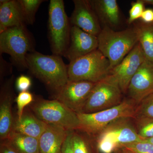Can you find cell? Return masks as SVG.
Returning a JSON list of instances; mask_svg holds the SVG:
<instances>
[{"instance_id":"15","label":"cell","mask_w":153,"mask_h":153,"mask_svg":"<svg viewBox=\"0 0 153 153\" xmlns=\"http://www.w3.org/2000/svg\"><path fill=\"white\" fill-rule=\"evenodd\" d=\"M97 36L71 26L69 46L63 57L69 62L98 49Z\"/></svg>"},{"instance_id":"33","label":"cell","mask_w":153,"mask_h":153,"mask_svg":"<svg viewBox=\"0 0 153 153\" xmlns=\"http://www.w3.org/2000/svg\"><path fill=\"white\" fill-rule=\"evenodd\" d=\"M0 153H17L11 147L7 141L1 142L0 144Z\"/></svg>"},{"instance_id":"13","label":"cell","mask_w":153,"mask_h":153,"mask_svg":"<svg viewBox=\"0 0 153 153\" xmlns=\"http://www.w3.org/2000/svg\"><path fill=\"white\" fill-rule=\"evenodd\" d=\"M74 9L69 18L71 26L97 36L102 29L100 23L88 0H74Z\"/></svg>"},{"instance_id":"29","label":"cell","mask_w":153,"mask_h":153,"mask_svg":"<svg viewBox=\"0 0 153 153\" xmlns=\"http://www.w3.org/2000/svg\"><path fill=\"white\" fill-rule=\"evenodd\" d=\"M32 85V80L29 76L22 75L18 76L16 79V86L20 92L28 91Z\"/></svg>"},{"instance_id":"1","label":"cell","mask_w":153,"mask_h":153,"mask_svg":"<svg viewBox=\"0 0 153 153\" xmlns=\"http://www.w3.org/2000/svg\"><path fill=\"white\" fill-rule=\"evenodd\" d=\"M30 74L46 85L53 97L68 81V68L62 57L56 55H45L34 51L26 56Z\"/></svg>"},{"instance_id":"30","label":"cell","mask_w":153,"mask_h":153,"mask_svg":"<svg viewBox=\"0 0 153 153\" xmlns=\"http://www.w3.org/2000/svg\"><path fill=\"white\" fill-rule=\"evenodd\" d=\"M13 66L12 64L7 62L0 55V77L1 81L5 76L12 73Z\"/></svg>"},{"instance_id":"10","label":"cell","mask_w":153,"mask_h":153,"mask_svg":"<svg viewBox=\"0 0 153 153\" xmlns=\"http://www.w3.org/2000/svg\"><path fill=\"white\" fill-rule=\"evenodd\" d=\"M146 59L138 42L123 60L111 70L109 75L104 80L117 85L124 94H126L132 78Z\"/></svg>"},{"instance_id":"16","label":"cell","mask_w":153,"mask_h":153,"mask_svg":"<svg viewBox=\"0 0 153 153\" xmlns=\"http://www.w3.org/2000/svg\"><path fill=\"white\" fill-rule=\"evenodd\" d=\"M26 24L19 0L0 1V33L9 28Z\"/></svg>"},{"instance_id":"27","label":"cell","mask_w":153,"mask_h":153,"mask_svg":"<svg viewBox=\"0 0 153 153\" xmlns=\"http://www.w3.org/2000/svg\"><path fill=\"white\" fill-rule=\"evenodd\" d=\"M132 153H153V145L146 142H137L123 146Z\"/></svg>"},{"instance_id":"21","label":"cell","mask_w":153,"mask_h":153,"mask_svg":"<svg viewBox=\"0 0 153 153\" xmlns=\"http://www.w3.org/2000/svg\"><path fill=\"white\" fill-rule=\"evenodd\" d=\"M74 153H100L95 138L80 129L71 131Z\"/></svg>"},{"instance_id":"14","label":"cell","mask_w":153,"mask_h":153,"mask_svg":"<svg viewBox=\"0 0 153 153\" xmlns=\"http://www.w3.org/2000/svg\"><path fill=\"white\" fill-rule=\"evenodd\" d=\"M15 76L3 83L0 92V140L7 139L13 131L15 120L12 113V103L14 97L13 84Z\"/></svg>"},{"instance_id":"26","label":"cell","mask_w":153,"mask_h":153,"mask_svg":"<svg viewBox=\"0 0 153 153\" xmlns=\"http://www.w3.org/2000/svg\"><path fill=\"white\" fill-rule=\"evenodd\" d=\"M34 98L33 94L28 91L20 92L16 99L18 109L17 118L19 119L21 118L24 113L25 108L27 105H30L34 101Z\"/></svg>"},{"instance_id":"24","label":"cell","mask_w":153,"mask_h":153,"mask_svg":"<svg viewBox=\"0 0 153 153\" xmlns=\"http://www.w3.org/2000/svg\"><path fill=\"white\" fill-rule=\"evenodd\" d=\"M134 122L137 132L142 138L144 139L153 137V118L134 119Z\"/></svg>"},{"instance_id":"2","label":"cell","mask_w":153,"mask_h":153,"mask_svg":"<svg viewBox=\"0 0 153 153\" xmlns=\"http://www.w3.org/2000/svg\"><path fill=\"white\" fill-rule=\"evenodd\" d=\"M97 37L98 49L109 60L111 70L119 64L138 43L135 26L120 31L103 26Z\"/></svg>"},{"instance_id":"34","label":"cell","mask_w":153,"mask_h":153,"mask_svg":"<svg viewBox=\"0 0 153 153\" xmlns=\"http://www.w3.org/2000/svg\"><path fill=\"white\" fill-rule=\"evenodd\" d=\"M113 153H132L129 150L124 147L122 146L118 148Z\"/></svg>"},{"instance_id":"6","label":"cell","mask_w":153,"mask_h":153,"mask_svg":"<svg viewBox=\"0 0 153 153\" xmlns=\"http://www.w3.org/2000/svg\"><path fill=\"white\" fill-rule=\"evenodd\" d=\"M34 51L33 37L26 25L9 28L0 33V55H10L13 64L19 69H28L26 56Z\"/></svg>"},{"instance_id":"4","label":"cell","mask_w":153,"mask_h":153,"mask_svg":"<svg viewBox=\"0 0 153 153\" xmlns=\"http://www.w3.org/2000/svg\"><path fill=\"white\" fill-rule=\"evenodd\" d=\"M94 138L100 153H113L118 148L143 140L138 134L131 117L117 120Z\"/></svg>"},{"instance_id":"35","label":"cell","mask_w":153,"mask_h":153,"mask_svg":"<svg viewBox=\"0 0 153 153\" xmlns=\"http://www.w3.org/2000/svg\"><path fill=\"white\" fill-rule=\"evenodd\" d=\"M145 4L151 5L153 6V0H143Z\"/></svg>"},{"instance_id":"5","label":"cell","mask_w":153,"mask_h":153,"mask_svg":"<svg viewBox=\"0 0 153 153\" xmlns=\"http://www.w3.org/2000/svg\"><path fill=\"white\" fill-rule=\"evenodd\" d=\"M71 25L63 0H51L49 7L48 37L53 55L63 56L69 46Z\"/></svg>"},{"instance_id":"9","label":"cell","mask_w":153,"mask_h":153,"mask_svg":"<svg viewBox=\"0 0 153 153\" xmlns=\"http://www.w3.org/2000/svg\"><path fill=\"white\" fill-rule=\"evenodd\" d=\"M123 94L117 85L104 80L96 83L82 113H93L109 109L123 101Z\"/></svg>"},{"instance_id":"36","label":"cell","mask_w":153,"mask_h":153,"mask_svg":"<svg viewBox=\"0 0 153 153\" xmlns=\"http://www.w3.org/2000/svg\"><path fill=\"white\" fill-rule=\"evenodd\" d=\"M143 140L153 145V137H152L149 138L144 139Z\"/></svg>"},{"instance_id":"17","label":"cell","mask_w":153,"mask_h":153,"mask_svg":"<svg viewBox=\"0 0 153 153\" xmlns=\"http://www.w3.org/2000/svg\"><path fill=\"white\" fill-rule=\"evenodd\" d=\"M69 131L59 126L47 124L39 140L40 153H62V148Z\"/></svg>"},{"instance_id":"25","label":"cell","mask_w":153,"mask_h":153,"mask_svg":"<svg viewBox=\"0 0 153 153\" xmlns=\"http://www.w3.org/2000/svg\"><path fill=\"white\" fill-rule=\"evenodd\" d=\"M153 118V93L143 99L137 105L134 119Z\"/></svg>"},{"instance_id":"20","label":"cell","mask_w":153,"mask_h":153,"mask_svg":"<svg viewBox=\"0 0 153 153\" xmlns=\"http://www.w3.org/2000/svg\"><path fill=\"white\" fill-rule=\"evenodd\" d=\"M6 140L17 153H40L39 140L35 138L12 131Z\"/></svg>"},{"instance_id":"22","label":"cell","mask_w":153,"mask_h":153,"mask_svg":"<svg viewBox=\"0 0 153 153\" xmlns=\"http://www.w3.org/2000/svg\"><path fill=\"white\" fill-rule=\"evenodd\" d=\"M140 44L146 59L153 62V24L141 22L135 26Z\"/></svg>"},{"instance_id":"7","label":"cell","mask_w":153,"mask_h":153,"mask_svg":"<svg viewBox=\"0 0 153 153\" xmlns=\"http://www.w3.org/2000/svg\"><path fill=\"white\" fill-rule=\"evenodd\" d=\"M137 106L134 102L127 97L120 104L109 109L93 113L77 114L79 121L78 129L94 137L117 120L124 117L134 118Z\"/></svg>"},{"instance_id":"3","label":"cell","mask_w":153,"mask_h":153,"mask_svg":"<svg viewBox=\"0 0 153 153\" xmlns=\"http://www.w3.org/2000/svg\"><path fill=\"white\" fill-rule=\"evenodd\" d=\"M68 80L97 83L104 80L111 71L109 60L98 49L69 62Z\"/></svg>"},{"instance_id":"12","label":"cell","mask_w":153,"mask_h":153,"mask_svg":"<svg viewBox=\"0 0 153 153\" xmlns=\"http://www.w3.org/2000/svg\"><path fill=\"white\" fill-rule=\"evenodd\" d=\"M152 93L153 62L146 59L132 78L126 94L137 105Z\"/></svg>"},{"instance_id":"23","label":"cell","mask_w":153,"mask_h":153,"mask_svg":"<svg viewBox=\"0 0 153 153\" xmlns=\"http://www.w3.org/2000/svg\"><path fill=\"white\" fill-rule=\"evenodd\" d=\"M27 25H33L35 21L36 15L44 0H19Z\"/></svg>"},{"instance_id":"19","label":"cell","mask_w":153,"mask_h":153,"mask_svg":"<svg viewBox=\"0 0 153 153\" xmlns=\"http://www.w3.org/2000/svg\"><path fill=\"white\" fill-rule=\"evenodd\" d=\"M90 2L103 26L112 28L119 25V7L116 0H92Z\"/></svg>"},{"instance_id":"11","label":"cell","mask_w":153,"mask_h":153,"mask_svg":"<svg viewBox=\"0 0 153 153\" xmlns=\"http://www.w3.org/2000/svg\"><path fill=\"white\" fill-rule=\"evenodd\" d=\"M96 83L86 81L68 80L53 97L76 113H82Z\"/></svg>"},{"instance_id":"8","label":"cell","mask_w":153,"mask_h":153,"mask_svg":"<svg viewBox=\"0 0 153 153\" xmlns=\"http://www.w3.org/2000/svg\"><path fill=\"white\" fill-rule=\"evenodd\" d=\"M29 107L38 118L46 123L59 126L68 131L79 128L77 114L57 100L36 97Z\"/></svg>"},{"instance_id":"28","label":"cell","mask_w":153,"mask_h":153,"mask_svg":"<svg viewBox=\"0 0 153 153\" xmlns=\"http://www.w3.org/2000/svg\"><path fill=\"white\" fill-rule=\"evenodd\" d=\"M145 4L143 0H137L131 3V8L129 11V18L128 23L131 24L137 19H140L144 11Z\"/></svg>"},{"instance_id":"32","label":"cell","mask_w":153,"mask_h":153,"mask_svg":"<svg viewBox=\"0 0 153 153\" xmlns=\"http://www.w3.org/2000/svg\"><path fill=\"white\" fill-rule=\"evenodd\" d=\"M140 19L142 22L145 24H153V9H145Z\"/></svg>"},{"instance_id":"31","label":"cell","mask_w":153,"mask_h":153,"mask_svg":"<svg viewBox=\"0 0 153 153\" xmlns=\"http://www.w3.org/2000/svg\"><path fill=\"white\" fill-rule=\"evenodd\" d=\"M71 131H69L62 148V153H74L71 141Z\"/></svg>"},{"instance_id":"18","label":"cell","mask_w":153,"mask_h":153,"mask_svg":"<svg viewBox=\"0 0 153 153\" xmlns=\"http://www.w3.org/2000/svg\"><path fill=\"white\" fill-rule=\"evenodd\" d=\"M47 124L38 118L30 107L24 110L21 118L15 120L13 131L39 140Z\"/></svg>"}]
</instances>
